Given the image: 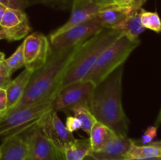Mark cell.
Masks as SVG:
<instances>
[{
    "instance_id": "cell-1",
    "label": "cell",
    "mask_w": 161,
    "mask_h": 160,
    "mask_svg": "<svg viewBox=\"0 0 161 160\" xmlns=\"http://www.w3.org/2000/svg\"><path fill=\"white\" fill-rule=\"evenodd\" d=\"M80 46L51 51L46 64L32 73L20 102L8 111L53 100L61 89L66 70Z\"/></svg>"
},
{
    "instance_id": "cell-2",
    "label": "cell",
    "mask_w": 161,
    "mask_h": 160,
    "mask_svg": "<svg viewBox=\"0 0 161 160\" xmlns=\"http://www.w3.org/2000/svg\"><path fill=\"white\" fill-rule=\"evenodd\" d=\"M124 64L95 86L90 111L97 122L107 125L116 136H127L129 120L122 104Z\"/></svg>"
},
{
    "instance_id": "cell-3",
    "label": "cell",
    "mask_w": 161,
    "mask_h": 160,
    "mask_svg": "<svg viewBox=\"0 0 161 160\" xmlns=\"http://www.w3.org/2000/svg\"><path fill=\"white\" fill-rule=\"evenodd\" d=\"M121 35L122 33L117 30L104 28L81 44L66 70L61 89L71 83L83 80L101 54Z\"/></svg>"
},
{
    "instance_id": "cell-4",
    "label": "cell",
    "mask_w": 161,
    "mask_h": 160,
    "mask_svg": "<svg viewBox=\"0 0 161 160\" xmlns=\"http://www.w3.org/2000/svg\"><path fill=\"white\" fill-rule=\"evenodd\" d=\"M140 43V39L130 40L122 34L101 54L83 79L92 82L97 86L119 66L123 65Z\"/></svg>"
},
{
    "instance_id": "cell-5",
    "label": "cell",
    "mask_w": 161,
    "mask_h": 160,
    "mask_svg": "<svg viewBox=\"0 0 161 160\" xmlns=\"http://www.w3.org/2000/svg\"><path fill=\"white\" fill-rule=\"evenodd\" d=\"M53 100L7 111L0 119V136L4 138L21 134L34 128L40 119L52 110Z\"/></svg>"
},
{
    "instance_id": "cell-6",
    "label": "cell",
    "mask_w": 161,
    "mask_h": 160,
    "mask_svg": "<svg viewBox=\"0 0 161 160\" xmlns=\"http://www.w3.org/2000/svg\"><path fill=\"white\" fill-rule=\"evenodd\" d=\"M95 86L92 82L83 79L61 88L53 99L52 110L72 111L80 107L90 109Z\"/></svg>"
},
{
    "instance_id": "cell-7",
    "label": "cell",
    "mask_w": 161,
    "mask_h": 160,
    "mask_svg": "<svg viewBox=\"0 0 161 160\" xmlns=\"http://www.w3.org/2000/svg\"><path fill=\"white\" fill-rule=\"evenodd\" d=\"M103 28L97 17H94L60 34L50 35L49 40L51 51H57L81 45Z\"/></svg>"
},
{
    "instance_id": "cell-8",
    "label": "cell",
    "mask_w": 161,
    "mask_h": 160,
    "mask_svg": "<svg viewBox=\"0 0 161 160\" xmlns=\"http://www.w3.org/2000/svg\"><path fill=\"white\" fill-rule=\"evenodd\" d=\"M36 126L55 148L61 152L75 141L72 133L69 131L65 125L58 117L57 111L50 110L37 123Z\"/></svg>"
},
{
    "instance_id": "cell-9",
    "label": "cell",
    "mask_w": 161,
    "mask_h": 160,
    "mask_svg": "<svg viewBox=\"0 0 161 160\" xmlns=\"http://www.w3.org/2000/svg\"><path fill=\"white\" fill-rule=\"evenodd\" d=\"M22 44L25 68L34 72L46 64L51 53L47 36L40 32H34L26 36Z\"/></svg>"
},
{
    "instance_id": "cell-10",
    "label": "cell",
    "mask_w": 161,
    "mask_h": 160,
    "mask_svg": "<svg viewBox=\"0 0 161 160\" xmlns=\"http://www.w3.org/2000/svg\"><path fill=\"white\" fill-rule=\"evenodd\" d=\"M0 29L9 42L20 40L29 35L31 27L24 10L6 9L0 22Z\"/></svg>"
},
{
    "instance_id": "cell-11",
    "label": "cell",
    "mask_w": 161,
    "mask_h": 160,
    "mask_svg": "<svg viewBox=\"0 0 161 160\" xmlns=\"http://www.w3.org/2000/svg\"><path fill=\"white\" fill-rule=\"evenodd\" d=\"M26 140L28 160H55L57 149L36 125Z\"/></svg>"
},
{
    "instance_id": "cell-12",
    "label": "cell",
    "mask_w": 161,
    "mask_h": 160,
    "mask_svg": "<svg viewBox=\"0 0 161 160\" xmlns=\"http://www.w3.org/2000/svg\"><path fill=\"white\" fill-rule=\"evenodd\" d=\"M102 7L104 6L96 4L92 0H73L71 7L72 12L68 21L54 30L50 35H56L75 25L95 17Z\"/></svg>"
},
{
    "instance_id": "cell-13",
    "label": "cell",
    "mask_w": 161,
    "mask_h": 160,
    "mask_svg": "<svg viewBox=\"0 0 161 160\" xmlns=\"http://www.w3.org/2000/svg\"><path fill=\"white\" fill-rule=\"evenodd\" d=\"M128 136H116L98 152H90L86 160H124L127 151L133 143Z\"/></svg>"
},
{
    "instance_id": "cell-14",
    "label": "cell",
    "mask_w": 161,
    "mask_h": 160,
    "mask_svg": "<svg viewBox=\"0 0 161 160\" xmlns=\"http://www.w3.org/2000/svg\"><path fill=\"white\" fill-rule=\"evenodd\" d=\"M0 147V160H28L27 140L20 134L4 138Z\"/></svg>"
},
{
    "instance_id": "cell-15",
    "label": "cell",
    "mask_w": 161,
    "mask_h": 160,
    "mask_svg": "<svg viewBox=\"0 0 161 160\" xmlns=\"http://www.w3.org/2000/svg\"><path fill=\"white\" fill-rule=\"evenodd\" d=\"M33 72L25 68L6 87L7 94V111L14 108L21 100Z\"/></svg>"
},
{
    "instance_id": "cell-16",
    "label": "cell",
    "mask_w": 161,
    "mask_h": 160,
    "mask_svg": "<svg viewBox=\"0 0 161 160\" xmlns=\"http://www.w3.org/2000/svg\"><path fill=\"white\" fill-rule=\"evenodd\" d=\"M132 9L133 8L123 7L113 3L102 7L95 17L101 22L103 28H113L122 22L131 12Z\"/></svg>"
},
{
    "instance_id": "cell-17",
    "label": "cell",
    "mask_w": 161,
    "mask_h": 160,
    "mask_svg": "<svg viewBox=\"0 0 161 160\" xmlns=\"http://www.w3.org/2000/svg\"><path fill=\"white\" fill-rule=\"evenodd\" d=\"M143 9L142 7L133 9L129 15L113 29L119 31L130 40L139 39L138 36L146 30L141 21V14Z\"/></svg>"
},
{
    "instance_id": "cell-18",
    "label": "cell",
    "mask_w": 161,
    "mask_h": 160,
    "mask_svg": "<svg viewBox=\"0 0 161 160\" xmlns=\"http://www.w3.org/2000/svg\"><path fill=\"white\" fill-rule=\"evenodd\" d=\"M89 141L91 144V152H98L103 148L109 141L114 139L116 133L107 125L97 122L94 124L89 133Z\"/></svg>"
},
{
    "instance_id": "cell-19",
    "label": "cell",
    "mask_w": 161,
    "mask_h": 160,
    "mask_svg": "<svg viewBox=\"0 0 161 160\" xmlns=\"http://www.w3.org/2000/svg\"><path fill=\"white\" fill-rule=\"evenodd\" d=\"M158 156H161V147L151 144L138 145L134 141L126 154L124 160L143 159Z\"/></svg>"
},
{
    "instance_id": "cell-20",
    "label": "cell",
    "mask_w": 161,
    "mask_h": 160,
    "mask_svg": "<svg viewBox=\"0 0 161 160\" xmlns=\"http://www.w3.org/2000/svg\"><path fill=\"white\" fill-rule=\"evenodd\" d=\"M91 151L89 138L75 139V141L64 151L63 154L64 160H85Z\"/></svg>"
},
{
    "instance_id": "cell-21",
    "label": "cell",
    "mask_w": 161,
    "mask_h": 160,
    "mask_svg": "<svg viewBox=\"0 0 161 160\" xmlns=\"http://www.w3.org/2000/svg\"><path fill=\"white\" fill-rule=\"evenodd\" d=\"M72 112L74 116L80 120L81 123V130L89 134L92 127L97 122L89 108L80 107L72 110Z\"/></svg>"
},
{
    "instance_id": "cell-22",
    "label": "cell",
    "mask_w": 161,
    "mask_h": 160,
    "mask_svg": "<svg viewBox=\"0 0 161 160\" xmlns=\"http://www.w3.org/2000/svg\"><path fill=\"white\" fill-rule=\"evenodd\" d=\"M5 66L8 69L9 73L12 75L18 69L25 67V59L23 54V44H20L14 53L7 59L3 61Z\"/></svg>"
},
{
    "instance_id": "cell-23",
    "label": "cell",
    "mask_w": 161,
    "mask_h": 160,
    "mask_svg": "<svg viewBox=\"0 0 161 160\" xmlns=\"http://www.w3.org/2000/svg\"><path fill=\"white\" fill-rule=\"evenodd\" d=\"M141 21L145 28L157 33L161 32V20L157 12H149L143 9L141 14Z\"/></svg>"
},
{
    "instance_id": "cell-24",
    "label": "cell",
    "mask_w": 161,
    "mask_h": 160,
    "mask_svg": "<svg viewBox=\"0 0 161 160\" xmlns=\"http://www.w3.org/2000/svg\"><path fill=\"white\" fill-rule=\"evenodd\" d=\"M29 3H42L56 9H67L72 7L73 0H28Z\"/></svg>"
},
{
    "instance_id": "cell-25",
    "label": "cell",
    "mask_w": 161,
    "mask_h": 160,
    "mask_svg": "<svg viewBox=\"0 0 161 160\" xmlns=\"http://www.w3.org/2000/svg\"><path fill=\"white\" fill-rule=\"evenodd\" d=\"M0 4L7 9L25 10L30 3L28 0H0Z\"/></svg>"
},
{
    "instance_id": "cell-26",
    "label": "cell",
    "mask_w": 161,
    "mask_h": 160,
    "mask_svg": "<svg viewBox=\"0 0 161 160\" xmlns=\"http://www.w3.org/2000/svg\"><path fill=\"white\" fill-rule=\"evenodd\" d=\"M157 134V126L150 125L148 126L146 130L145 131L144 134L142 136V139L140 141L141 145H146L149 144L153 141Z\"/></svg>"
},
{
    "instance_id": "cell-27",
    "label": "cell",
    "mask_w": 161,
    "mask_h": 160,
    "mask_svg": "<svg viewBox=\"0 0 161 160\" xmlns=\"http://www.w3.org/2000/svg\"><path fill=\"white\" fill-rule=\"evenodd\" d=\"M146 0H113V3L119 6L129 7L133 9L142 8L146 3Z\"/></svg>"
},
{
    "instance_id": "cell-28",
    "label": "cell",
    "mask_w": 161,
    "mask_h": 160,
    "mask_svg": "<svg viewBox=\"0 0 161 160\" xmlns=\"http://www.w3.org/2000/svg\"><path fill=\"white\" fill-rule=\"evenodd\" d=\"M11 74L9 73L8 69L5 66L4 63H0V89L5 88L8 86L11 81Z\"/></svg>"
},
{
    "instance_id": "cell-29",
    "label": "cell",
    "mask_w": 161,
    "mask_h": 160,
    "mask_svg": "<svg viewBox=\"0 0 161 160\" xmlns=\"http://www.w3.org/2000/svg\"><path fill=\"white\" fill-rule=\"evenodd\" d=\"M64 125L71 133L81 129V123H80V120L77 118H75V116H69V117H67Z\"/></svg>"
},
{
    "instance_id": "cell-30",
    "label": "cell",
    "mask_w": 161,
    "mask_h": 160,
    "mask_svg": "<svg viewBox=\"0 0 161 160\" xmlns=\"http://www.w3.org/2000/svg\"><path fill=\"white\" fill-rule=\"evenodd\" d=\"M7 111V94L5 88L0 89V114L4 115Z\"/></svg>"
},
{
    "instance_id": "cell-31",
    "label": "cell",
    "mask_w": 161,
    "mask_h": 160,
    "mask_svg": "<svg viewBox=\"0 0 161 160\" xmlns=\"http://www.w3.org/2000/svg\"><path fill=\"white\" fill-rule=\"evenodd\" d=\"M92 1L101 6H106L113 4V0H92Z\"/></svg>"
},
{
    "instance_id": "cell-32",
    "label": "cell",
    "mask_w": 161,
    "mask_h": 160,
    "mask_svg": "<svg viewBox=\"0 0 161 160\" xmlns=\"http://www.w3.org/2000/svg\"><path fill=\"white\" fill-rule=\"evenodd\" d=\"M55 160H64V156L63 152H59V151L57 150V154H56V158Z\"/></svg>"
},
{
    "instance_id": "cell-33",
    "label": "cell",
    "mask_w": 161,
    "mask_h": 160,
    "mask_svg": "<svg viewBox=\"0 0 161 160\" xmlns=\"http://www.w3.org/2000/svg\"><path fill=\"white\" fill-rule=\"evenodd\" d=\"M6 9H7V8H6L4 6H3L2 4H0V22H1L2 18H3V14H4L5 11L6 10Z\"/></svg>"
},
{
    "instance_id": "cell-34",
    "label": "cell",
    "mask_w": 161,
    "mask_h": 160,
    "mask_svg": "<svg viewBox=\"0 0 161 160\" xmlns=\"http://www.w3.org/2000/svg\"><path fill=\"white\" fill-rule=\"evenodd\" d=\"M161 123V108H160V113H159L158 115V117H157V121H156V126L158 127V125H160V124Z\"/></svg>"
},
{
    "instance_id": "cell-35",
    "label": "cell",
    "mask_w": 161,
    "mask_h": 160,
    "mask_svg": "<svg viewBox=\"0 0 161 160\" xmlns=\"http://www.w3.org/2000/svg\"><path fill=\"white\" fill-rule=\"evenodd\" d=\"M133 160H161V156H158V157H152V158H143V159H133Z\"/></svg>"
},
{
    "instance_id": "cell-36",
    "label": "cell",
    "mask_w": 161,
    "mask_h": 160,
    "mask_svg": "<svg viewBox=\"0 0 161 160\" xmlns=\"http://www.w3.org/2000/svg\"><path fill=\"white\" fill-rule=\"evenodd\" d=\"M151 145H154V146H157V147H161V141H153L152 143H150Z\"/></svg>"
},
{
    "instance_id": "cell-37",
    "label": "cell",
    "mask_w": 161,
    "mask_h": 160,
    "mask_svg": "<svg viewBox=\"0 0 161 160\" xmlns=\"http://www.w3.org/2000/svg\"><path fill=\"white\" fill-rule=\"evenodd\" d=\"M3 39H6V35H5L4 32L0 29V40H3Z\"/></svg>"
},
{
    "instance_id": "cell-38",
    "label": "cell",
    "mask_w": 161,
    "mask_h": 160,
    "mask_svg": "<svg viewBox=\"0 0 161 160\" xmlns=\"http://www.w3.org/2000/svg\"><path fill=\"white\" fill-rule=\"evenodd\" d=\"M5 60V54L2 52H0V63L3 62V61Z\"/></svg>"
},
{
    "instance_id": "cell-39",
    "label": "cell",
    "mask_w": 161,
    "mask_h": 160,
    "mask_svg": "<svg viewBox=\"0 0 161 160\" xmlns=\"http://www.w3.org/2000/svg\"><path fill=\"white\" fill-rule=\"evenodd\" d=\"M2 117H3V115H1V114H0V119H2Z\"/></svg>"
},
{
    "instance_id": "cell-40",
    "label": "cell",
    "mask_w": 161,
    "mask_h": 160,
    "mask_svg": "<svg viewBox=\"0 0 161 160\" xmlns=\"http://www.w3.org/2000/svg\"><path fill=\"white\" fill-rule=\"evenodd\" d=\"M0 157H1V147H0Z\"/></svg>"
},
{
    "instance_id": "cell-41",
    "label": "cell",
    "mask_w": 161,
    "mask_h": 160,
    "mask_svg": "<svg viewBox=\"0 0 161 160\" xmlns=\"http://www.w3.org/2000/svg\"></svg>"
}]
</instances>
